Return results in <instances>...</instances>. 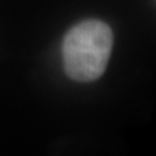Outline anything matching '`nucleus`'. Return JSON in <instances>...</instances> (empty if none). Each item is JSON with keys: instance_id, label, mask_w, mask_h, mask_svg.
Listing matches in <instances>:
<instances>
[{"instance_id": "nucleus-1", "label": "nucleus", "mask_w": 156, "mask_h": 156, "mask_svg": "<svg viewBox=\"0 0 156 156\" xmlns=\"http://www.w3.org/2000/svg\"><path fill=\"white\" fill-rule=\"evenodd\" d=\"M113 33L100 20H85L74 25L62 41V62L66 76L77 82H92L108 65Z\"/></svg>"}]
</instances>
